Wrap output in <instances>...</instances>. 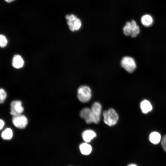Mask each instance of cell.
<instances>
[{
	"instance_id": "1",
	"label": "cell",
	"mask_w": 166,
	"mask_h": 166,
	"mask_svg": "<svg viewBox=\"0 0 166 166\" xmlns=\"http://www.w3.org/2000/svg\"><path fill=\"white\" fill-rule=\"evenodd\" d=\"M103 115L104 121L105 124L109 126L115 125L118 120V115L113 109L111 108L107 110L104 111Z\"/></svg>"
},
{
	"instance_id": "2",
	"label": "cell",
	"mask_w": 166,
	"mask_h": 166,
	"mask_svg": "<svg viewBox=\"0 0 166 166\" xmlns=\"http://www.w3.org/2000/svg\"><path fill=\"white\" fill-rule=\"evenodd\" d=\"M77 97L79 100L82 102H88L91 97V91L88 86L84 85L80 87L77 90Z\"/></svg>"
},
{
	"instance_id": "3",
	"label": "cell",
	"mask_w": 166,
	"mask_h": 166,
	"mask_svg": "<svg viewBox=\"0 0 166 166\" xmlns=\"http://www.w3.org/2000/svg\"><path fill=\"white\" fill-rule=\"evenodd\" d=\"M69 29L72 31L79 30L82 26L81 20L73 14L66 15L65 17Z\"/></svg>"
},
{
	"instance_id": "4",
	"label": "cell",
	"mask_w": 166,
	"mask_h": 166,
	"mask_svg": "<svg viewBox=\"0 0 166 166\" xmlns=\"http://www.w3.org/2000/svg\"><path fill=\"white\" fill-rule=\"evenodd\" d=\"M121 65L123 68L130 73H132L136 67V64L134 59L129 56L123 57L121 60Z\"/></svg>"
},
{
	"instance_id": "5",
	"label": "cell",
	"mask_w": 166,
	"mask_h": 166,
	"mask_svg": "<svg viewBox=\"0 0 166 166\" xmlns=\"http://www.w3.org/2000/svg\"><path fill=\"white\" fill-rule=\"evenodd\" d=\"M12 121L16 127L21 129L25 128L28 123L27 117L22 114L13 116Z\"/></svg>"
},
{
	"instance_id": "6",
	"label": "cell",
	"mask_w": 166,
	"mask_h": 166,
	"mask_svg": "<svg viewBox=\"0 0 166 166\" xmlns=\"http://www.w3.org/2000/svg\"><path fill=\"white\" fill-rule=\"evenodd\" d=\"M24 110L21 101L15 100L11 102L10 114L14 116L21 114Z\"/></svg>"
},
{
	"instance_id": "7",
	"label": "cell",
	"mask_w": 166,
	"mask_h": 166,
	"mask_svg": "<svg viewBox=\"0 0 166 166\" xmlns=\"http://www.w3.org/2000/svg\"><path fill=\"white\" fill-rule=\"evenodd\" d=\"M80 116L87 123H95V118L91 109L88 108L83 109L80 112Z\"/></svg>"
},
{
	"instance_id": "8",
	"label": "cell",
	"mask_w": 166,
	"mask_h": 166,
	"mask_svg": "<svg viewBox=\"0 0 166 166\" xmlns=\"http://www.w3.org/2000/svg\"><path fill=\"white\" fill-rule=\"evenodd\" d=\"M91 109L95 118V124H97L100 120L101 106L99 103L95 102L92 105Z\"/></svg>"
},
{
	"instance_id": "9",
	"label": "cell",
	"mask_w": 166,
	"mask_h": 166,
	"mask_svg": "<svg viewBox=\"0 0 166 166\" xmlns=\"http://www.w3.org/2000/svg\"><path fill=\"white\" fill-rule=\"evenodd\" d=\"M82 136L83 140L87 143L90 142L96 136L95 132L92 130L88 129L84 131Z\"/></svg>"
},
{
	"instance_id": "10",
	"label": "cell",
	"mask_w": 166,
	"mask_h": 166,
	"mask_svg": "<svg viewBox=\"0 0 166 166\" xmlns=\"http://www.w3.org/2000/svg\"><path fill=\"white\" fill-rule=\"evenodd\" d=\"M24 63V61L20 55L17 54L14 56L12 64L14 68L16 69L21 68L23 66Z\"/></svg>"
},
{
	"instance_id": "11",
	"label": "cell",
	"mask_w": 166,
	"mask_h": 166,
	"mask_svg": "<svg viewBox=\"0 0 166 166\" xmlns=\"http://www.w3.org/2000/svg\"><path fill=\"white\" fill-rule=\"evenodd\" d=\"M140 108L142 112L145 114L151 111L152 109V106L150 102L146 100H144L141 102Z\"/></svg>"
},
{
	"instance_id": "12",
	"label": "cell",
	"mask_w": 166,
	"mask_h": 166,
	"mask_svg": "<svg viewBox=\"0 0 166 166\" xmlns=\"http://www.w3.org/2000/svg\"><path fill=\"white\" fill-rule=\"evenodd\" d=\"M141 22L142 24L147 27L151 26L153 22V19L150 15L146 14L143 15L141 18Z\"/></svg>"
},
{
	"instance_id": "13",
	"label": "cell",
	"mask_w": 166,
	"mask_h": 166,
	"mask_svg": "<svg viewBox=\"0 0 166 166\" xmlns=\"http://www.w3.org/2000/svg\"><path fill=\"white\" fill-rule=\"evenodd\" d=\"M149 138L151 143L154 144H157L160 141L161 136L159 132H153L150 134Z\"/></svg>"
},
{
	"instance_id": "14",
	"label": "cell",
	"mask_w": 166,
	"mask_h": 166,
	"mask_svg": "<svg viewBox=\"0 0 166 166\" xmlns=\"http://www.w3.org/2000/svg\"><path fill=\"white\" fill-rule=\"evenodd\" d=\"M130 22L131 30V36L132 38L135 37L140 32V27L135 20H132Z\"/></svg>"
},
{
	"instance_id": "15",
	"label": "cell",
	"mask_w": 166,
	"mask_h": 166,
	"mask_svg": "<svg viewBox=\"0 0 166 166\" xmlns=\"http://www.w3.org/2000/svg\"><path fill=\"white\" fill-rule=\"evenodd\" d=\"M79 148L81 153L84 155H89L92 150L91 145L86 142L81 144L80 145Z\"/></svg>"
},
{
	"instance_id": "16",
	"label": "cell",
	"mask_w": 166,
	"mask_h": 166,
	"mask_svg": "<svg viewBox=\"0 0 166 166\" xmlns=\"http://www.w3.org/2000/svg\"><path fill=\"white\" fill-rule=\"evenodd\" d=\"M13 136L12 130L9 128H7L2 132L1 134L2 138L4 140H9L11 139Z\"/></svg>"
},
{
	"instance_id": "17",
	"label": "cell",
	"mask_w": 166,
	"mask_h": 166,
	"mask_svg": "<svg viewBox=\"0 0 166 166\" xmlns=\"http://www.w3.org/2000/svg\"><path fill=\"white\" fill-rule=\"evenodd\" d=\"M123 31L124 34L126 36H128L131 35V23L130 22H126L125 25L123 28Z\"/></svg>"
},
{
	"instance_id": "18",
	"label": "cell",
	"mask_w": 166,
	"mask_h": 166,
	"mask_svg": "<svg viewBox=\"0 0 166 166\" xmlns=\"http://www.w3.org/2000/svg\"><path fill=\"white\" fill-rule=\"evenodd\" d=\"M8 43L6 37L4 35L1 34L0 36V45L1 47H6Z\"/></svg>"
},
{
	"instance_id": "19",
	"label": "cell",
	"mask_w": 166,
	"mask_h": 166,
	"mask_svg": "<svg viewBox=\"0 0 166 166\" xmlns=\"http://www.w3.org/2000/svg\"><path fill=\"white\" fill-rule=\"evenodd\" d=\"M0 102L1 103H2L4 102L7 96L6 92L3 89H0Z\"/></svg>"
},
{
	"instance_id": "20",
	"label": "cell",
	"mask_w": 166,
	"mask_h": 166,
	"mask_svg": "<svg viewBox=\"0 0 166 166\" xmlns=\"http://www.w3.org/2000/svg\"><path fill=\"white\" fill-rule=\"evenodd\" d=\"M161 145L163 150L166 152V134L164 136L161 140Z\"/></svg>"
},
{
	"instance_id": "21",
	"label": "cell",
	"mask_w": 166,
	"mask_h": 166,
	"mask_svg": "<svg viewBox=\"0 0 166 166\" xmlns=\"http://www.w3.org/2000/svg\"><path fill=\"white\" fill-rule=\"evenodd\" d=\"M0 130H1L4 126L5 122L2 120L1 119L0 120Z\"/></svg>"
},
{
	"instance_id": "22",
	"label": "cell",
	"mask_w": 166,
	"mask_h": 166,
	"mask_svg": "<svg viewBox=\"0 0 166 166\" xmlns=\"http://www.w3.org/2000/svg\"><path fill=\"white\" fill-rule=\"evenodd\" d=\"M127 166H138V165L134 163H131L128 164Z\"/></svg>"
},
{
	"instance_id": "23",
	"label": "cell",
	"mask_w": 166,
	"mask_h": 166,
	"mask_svg": "<svg viewBox=\"0 0 166 166\" xmlns=\"http://www.w3.org/2000/svg\"><path fill=\"white\" fill-rule=\"evenodd\" d=\"M6 2H11L15 0H4Z\"/></svg>"
}]
</instances>
